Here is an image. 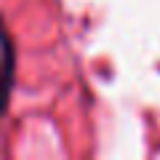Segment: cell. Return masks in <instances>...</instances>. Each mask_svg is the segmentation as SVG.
I'll return each mask as SVG.
<instances>
[{
  "mask_svg": "<svg viewBox=\"0 0 160 160\" xmlns=\"http://www.w3.org/2000/svg\"><path fill=\"white\" fill-rule=\"evenodd\" d=\"M13 69H16V51H13V40L3 27L0 19V115L8 109L13 91Z\"/></svg>",
  "mask_w": 160,
  "mask_h": 160,
  "instance_id": "obj_1",
  "label": "cell"
}]
</instances>
